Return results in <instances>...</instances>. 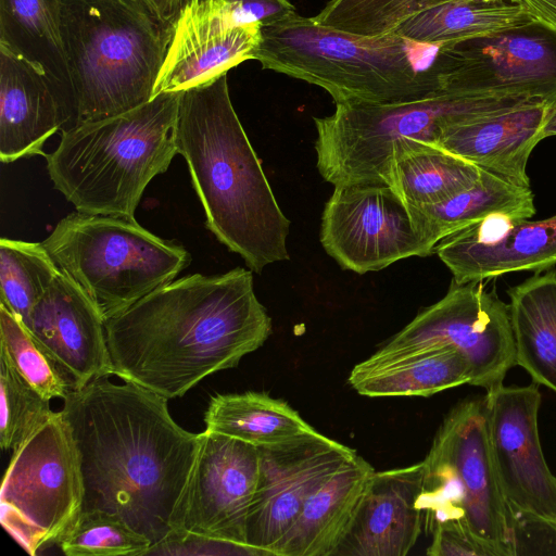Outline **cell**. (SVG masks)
Returning <instances> with one entry per match:
<instances>
[{"instance_id":"6da1fadb","label":"cell","mask_w":556,"mask_h":556,"mask_svg":"<svg viewBox=\"0 0 556 556\" xmlns=\"http://www.w3.org/2000/svg\"><path fill=\"white\" fill-rule=\"evenodd\" d=\"M123 381L94 379L60 412L80 456L81 510L118 516L151 541L149 555L173 534L201 434L176 424L166 397Z\"/></svg>"},{"instance_id":"7a4b0ae2","label":"cell","mask_w":556,"mask_h":556,"mask_svg":"<svg viewBox=\"0 0 556 556\" xmlns=\"http://www.w3.org/2000/svg\"><path fill=\"white\" fill-rule=\"evenodd\" d=\"M271 328L242 267L174 279L105 320L113 375L167 400L236 367Z\"/></svg>"},{"instance_id":"3957f363","label":"cell","mask_w":556,"mask_h":556,"mask_svg":"<svg viewBox=\"0 0 556 556\" xmlns=\"http://www.w3.org/2000/svg\"><path fill=\"white\" fill-rule=\"evenodd\" d=\"M176 138L217 240L256 274L289 260L291 222L232 106L227 73L181 92Z\"/></svg>"},{"instance_id":"277c9868","label":"cell","mask_w":556,"mask_h":556,"mask_svg":"<svg viewBox=\"0 0 556 556\" xmlns=\"http://www.w3.org/2000/svg\"><path fill=\"white\" fill-rule=\"evenodd\" d=\"M182 91L162 92L124 113L77 124L46 155L53 186L76 211L134 217L141 195L178 153Z\"/></svg>"},{"instance_id":"5b68a950","label":"cell","mask_w":556,"mask_h":556,"mask_svg":"<svg viewBox=\"0 0 556 556\" xmlns=\"http://www.w3.org/2000/svg\"><path fill=\"white\" fill-rule=\"evenodd\" d=\"M60 29L68 74L65 129L154 97L173 27L127 0H60Z\"/></svg>"},{"instance_id":"8992f818","label":"cell","mask_w":556,"mask_h":556,"mask_svg":"<svg viewBox=\"0 0 556 556\" xmlns=\"http://www.w3.org/2000/svg\"><path fill=\"white\" fill-rule=\"evenodd\" d=\"M255 59L263 68L316 85L334 103H395L441 92L432 63L419 66V46L395 33L364 36L296 12L261 28Z\"/></svg>"},{"instance_id":"52a82bcc","label":"cell","mask_w":556,"mask_h":556,"mask_svg":"<svg viewBox=\"0 0 556 556\" xmlns=\"http://www.w3.org/2000/svg\"><path fill=\"white\" fill-rule=\"evenodd\" d=\"M530 101L539 100L437 92L395 103H336L331 115L313 118L317 169L334 187H393L392 161L399 142L437 144L442 132L454 125Z\"/></svg>"},{"instance_id":"ba28073f","label":"cell","mask_w":556,"mask_h":556,"mask_svg":"<svg viewBox=\"0 0 556 556\" xmlns=\"http://www.w3.org/2000/svg\"><path fill=\"white\" fill-rule=\"evenodd\" d=\"M59 270L93 303L104 320L172 281L191 256L135 217L76 212L42 241Z\"/></svg>"},{"instance_id":"9c48e42d","label":"cell","mask_w":556,"mask_h":556,"mask_svg":"<svg viewBox=\"0 0 556 556\" xmlns=\"http://www.w3.org/2000/svg\"><path fill=\"white\" fill-rule=\"evenodd\" d=\"M421 465L424 529L458 518L511 556L510 507L491 455L484 395L467 397L447 413Z\"/></svg>"},{"instance_id":"30bf717a","label":"cell","mask_w":556,"mask_h":556,"mask_svg":"<svg viewBox=\"0 0 556 556\" xmlns=\"http://www.w3.org/2000/svg\"><path fill=\"white\" fill-rule=\"evenodd\" d=\"M80 456L61 412L13 450L0 492V521L29 555L56 543L80 514Z\"/></svg>"},{"instance_id":"8fae6325","label":"cell","mask_w":556,"mask_h":556,"mask_svg":"<svg viewBox=\"0 0 556 556\" xmlns=\"http://www.w3.org/2000/svg\"><path fill=\"white\" fill-rule=\"evenodd\" d=\"M440 91L556 102V31L540 21L440 46Z\"/></svg>"},{"instance_id":"7c38bea8","label":"cell","mask_w":556,"mask_h":556,"mask_svg":"<svg viewBox=\"0 0 556 556\" xmlns=\"http://www.w3.org/2000/svg\"><path fill=\"white\" fill-rule=\"evenodd\" d=\"M194 465L173 520V534L150 552L185 543L228 546L255 555L247 542L250 507L255 493L258 447L203 431Z\"/></svg>"},{"instance_id":"4fadbf2b","label":"cell","mask_w":556,"mask_h":556,"mask_svg":"<svg viewBox=\"0 0 556 556\" xmlns=\"http://www.w3.org/2000/svg\"><path fill=\"white\" fill-rule=\"evenodd\" d=\"M448 346L470 370V386L491 391L516 366L508 304L480 282L452 280L446 294L422 308L402 330L377 350L379 355Z\"/></svg>"},{"instance_id":"5bb4252c","label":"cell","mask_w":556,"mask_h":556,"mask_svg":"<svg viewBox=\"0 0 556 556\" xmlns=\"http://www.w3.org/2000/svg\"><path fill=\"white\" fill-rule=\"evenodd\" d=\"M319 238L342 269L361 275L433 254L409 205L389 185L334 187L323 211Z\"/></svg>"},{"instance_id":"9a60e30c","label":"cell","mask_w":556,"mask_h":556,"mask_svg":"<svg viewBox=\"0 0 556 556\" xmlns=\"http://www.w3.org/2000/svg\"><path fill=\"white\" fill-rule=\"evenodd\" d=\"M258 450V479L248 517L247 542L255 555L276 556L307 498L357 453L316 429Z\"/></svg>"},{"instance_id":"2e32d148","label":"cell","mask_w":556,"mask_h":556,"mask_svg":"<svg viewBox=\"0 0 556 556\" xmlns=\"http://www.w3.org/2000/svg\"><path fill=\"white\" fill-rule=\"evenodd\" d=\"M484 396L491 455L506 502L556 520V477L541 446L538 384L503 383Z\"/></svg>"},{"instance_id":"e0dca14e","label":"cell","mask_w":556,"mask_h":556,"mask_svg":"<svg viewBox=\"0 0 556 556\" xmlns=\"http://www.w3.org/2000/svg\"><path fill=\"white\" fill-rule=\"evenodd\" d=\"M261 37L260 24L237 22L218 0H188L174 24L154 97L199 86L254 60Z\"/></svg>"},{"instance_id":"ac0fdd59","label":"cell","mask_w":556,"mask_h":556,"mask_svg":"<svg viewBox=\"0 0 556 556\" xmlns=\"http://www.w3.org/2000/svg\"><path fill=\"white\" fill-rule=\"evenodd\" d=\"M24 327L61 368L72 390L113 375L104 318L61 271Z\"/></svg>"},{"instance_id":"d6986e66","label":"cell","mask_w":556,"mask_h":556,"mask_svg":"<svg viewBox=\"0 0 556 556\" xmlns=\"http://www.w3.org/2000/svg\"><path fill=\"white\" fill-rule=\"evenodd\" d=\"M434 253L457 283L547 270L556 265V214L541 220H504L488 230L480 223L445 237Z\"/></svg>"},{"instance_id":"ffe728a7","label":"cell","mask_w":556,"mask_h":556,"mask_svg":"<svg viewBox=\"0 0 556 556\" xmlns=\"http://www.w3.org/2000/svg\"><path fill=\"white\" fill-rule=\"evenodd\" d=\"M68 122L62 94L37 64L0 45V160L46 155L43 146Z\"/></svg>"},{"instance_id":"44dd1931","label":"cell","mask_w":556,"mask_h":556,"mask_svg":"<svg viewBox=\"0 0 556 556\" xmlns=\"http://www.w3.org/2000/svg\"><path fill=\"white\" fill-rule=\"evenodd\" d=\"M421 462L375 471L357 517L334 556H404L424 530Z\"/></svg>"},{"instance_id":"7402d4cb","label":"cell","mask_w":556,"mask_h":556,"mask_svg":"<svg viewBox=\"0 0 556 556\" xmlns=\"http://www.w3.org/2000/svg\"><path fill=\"white\" fill-rule=\"evenodd\" d=\"M552 104L530 101L445 129L437 146L519 186L530 187L527 164L543 140Z\"/></svg>"},{"instance_id":"603a6c76","label":"cell","mask_w":556,"mask_h":556,"mask_svg":"<svg viewBox=\"0 0 556 556\" xmlns=\"http://www.w3.org/2000/svg\"><path fill=\"white\" fill-rule=\"evenodd\" d=\"M355 455L307 498L276 556H334L357 517L375 473Z\"/></svg>"},{"instance_id":"cb8c5ba5","label":"cell","mask_w":556,"mask_h":556,"mask_svg":"<svg viewBox=\"0 0 556 556\" xmlns=\"http://www.w3.org/2000/svg\"><path fill=\"white\" fill-rule=\"evenodd\" d=\"M361 395L430 396L469 384L470 370L464 356L448 346L379 355L374 353L353 367L348 378Z\"/></svg>"},{"instance_id":"d4e9b609","label":"cell","mask_w":556,"mask_h":556,"mask_svg":"<svg viewBox=\"0 0 556 556\" xmlns=\"http://www.w3.org/2000/svg\"><path fill=\"white\" fill-rule=\"evenodd\" d=\"M409 207L419 233L433 253L442 239L473 225L495 218L529 219L535 213L530 187L484 169L472 187L431 205Z\"/></svg>"},{"instance_id":"484cf974","label":"cell","mask_w":556,"mask_h":556,"mask_svg":"<svg viewBox=\"0 0 556 556\" xmlns=\"http://www.w3.org/2000/svg\"><path fill=\"white\" fill-rule=\"evenodd\" d=\"M516 365L556 393V269L508 290Z\"/></svg>"},{"instance_id":"4316f807","label":"cell","mask_w":556,"mask_h":556,"mask_svg":"<svg viewBox=\"0 0 556 556\" xmlns=\"http://www.w3.org/2000/svg\"><path fill=\"white\" fill-rule=\"evenodd\" d=\"M205 430L252 444L277 445L315 430L287 402L264 392L215 394L204 413Z\"/></svg>"},{"instance_id":"83f0119b","label":"cell","mask_w":556,"mask_h":556,"mask_svg":"<svg viewBox=\"0 0 556 556\" xmlns=\"http://www.w3.org/2000/svg\"><path fill=\"white\" fill-rule=\"evenodd\" d=\"M534 20L521 0H451L409 17L394 33L418 45L440 47Z\"/></svg>"},{"instance_id":"f1b7e54d","label":"cell","mask_w":556,"mask_h":556,"mask_svg":"<svg viewBox=\"0 0 556 556\" xmlns=\"http://www.w3.org/2000/svg\"><path fill=\"white\" fill-rule=\"evenodd\" d=\"M482 169L443 148L419 140H405L394 148L393 188L408 205L441 202L476 185Z\"/></svg>"},{"instance_id":"f546056e","label":"cell","mask_w":556,"mask_h":556,"mask_svg":"<svg viewBox=\"0 0 556 556\" xmlns=\"http://www.w3.org/2000/svg\"><path fill=\"white\" fill-rule=\"evenodd\" d=\"M0 45L40 66L59 88L67 112L60 0H0Z\"/></svg>"},{"instance_id":"4dcf8cb0","label":"cell","mask_w":556,"mask_h":556,"mask_svg":"<svg viewBox=\"0 0 556 556\" xmlns=\"http://www.w3.org/2000/svg\"><path fill=\"white\" fill-rule=\"evenodd\" d=\"M60 270L42 242L1 238L0 304L25 326Z\"/></svg>"},{"instance_id":"1f68e13d","label":"cell","mask_w":556,"mask_h":556,"mask_svg":"<svg viewBox=\"0 0 556 556\" xmlns=\"http://www.w3.org/2000/svg\"><path fill=\"white\" fill-rule=\"evenodd\" d=\"M56 544L67 556H139L152 546L122 518L102 510H81Z\"/></svg>"},{"instance_id":"d6a6232c","label":"cell","mask_w":556,"mask_h":556,"mask_svg":"<svg viewBox=\"0 0 556 556\" xmlns=\"http://www.w3.org/2000/svg\"><path fill=\"white\" fill-rule=\"evenodd\" d=\"M0 351L17 374L41 396L64 400L71 383L56 363L30 336L24 325L0 304Z\"/></svg>"},{"instance_id":"836d02e7","label":"cell","mask_w":556,"mask_h":556,"mask_svg":"<svg viewBox=\"0 0 556 556\" xmlns=\"http://www.w3.org/2000/svg\"><path fill=\"white\" fill-rule=\"evenodd\" d=\"M451 0H330L314 18L340 30L379 36L409 17Z\"/></svg>"},{"instance_id":"e575fe53","label":"cell","mask_w":556,"mask_h":556,"mask_svg":"<svg viewBox=\"0 0 556 556\" xmlns=\"http://www.w3.org/2000/svg\"><path fill=\"white\" fill-rule=\"evenodd\" d=\"M0 445L17 447L53 410L50 401L35 391L0 351Z\"/></svg>"},{"instance_id":"d590c367","label":"cell","mask_w":556,"mask_h":556,"mask_svg":"<svg viewBox=\"0 0 556 556\" xmlns=\"http://www.w3.org/2000/svg\"><path fill=\"white\" fill-rule=\"evenodd\" d=\"M511 556L556 555V520L510 508Z\"/></svg>"},{"instance_id":"8d00e7d4","label":"cell","mask_w":556,"mask_h":556,"mask_svg":"<svg viewBox=\"0 0 556 556\" xmlns=\"http://www.w3.org/2000/svg\"><path fill=\"white\" fill-rule=\"evenodd\" d=\"M430 532L432 540L426 552L430 556H504L458 518L438 521Z\"/></svg>"},{"instance_id":"74e56055","label":"cell","mask_w":556,"mask_h":556,"mask_svg":"<svg viewBox=\"0 0 556 556\" xmlns=\"http://www.w3.org/2000/svg\"><path fill=\"white\" fill-rule=\"evenodd\" d=\"M239 23L268 26L295 13L290 0H218Z\"/></svg>"},{"instance_id":"f35d334b","label":"cell","mask_w":556,"mask_h":556,"mask_svg":"<svg viewBox=\"0 0 556 556\" xmlns=\"http://www.w3.org/2000/svg\"><path fill=\"white\" fill-rule=\"evenodd\" d=\"M155 23L174 27L188 0H127Z\"/></svg>"},{"instance_id":"ab89813d","label":"cell","mask_w":556,"mask_h":556,"mask_svg":"<svg viewBox=\"0 0 556 556\" xmlns=\"http://www.w3.org/2000/svg\"><path fill=\"white\" fill-rule=\"evenodd\" d=\"M526 10L556 31V0H521Z\"/></svg>"},{"instance_id":"60d3db41","label":"cell","mask_w":556,"mask_h":556,"mask_svg":"<svg viewBox=\"0 0 556 556\" xmlns=\"http://www.w3.org/2000/svg\"><path fill=\"white\" fill-rule=\"evenodd\" d=\"M552 136H556V102L549 106L542 128L543 139Z\"/></svg>"}]
</instances>
